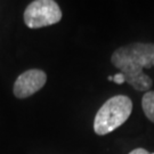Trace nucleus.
<instances>
[{
    "mask_svg": "<svg viewBox=\"0 0 154 154\" xmlns=\"http://www.w3.org/2000/svg\"><path fill=\"white\" fill-rule=\"evenodd\" d=\"M128 154H154V153H151V152H149L147 149H143V147H138V149H132V151H130Z\"/></svg>",
    "mask_w": 154,
    "mask_h": 154,
    "instance_id": "0eeeda50",
    "label": "nucleus"
},
{
    "mask_svg": "<svg viewBox=\"0 0 154 154\" xmlns=\"http://www.w3.org/2000/svg\"><path fill=\"white\" fill-rule=\"evenodd\" d=\"M132 112V102L126 95L109 98L97 111L94 119V131L104 136L114 131L129 119Z\"/></svg>",
    "mask_w": 154,
    "mask_h": 154,
    "instance_id": "f03ea898",
    "label": "nucleus"
},
{
    "mask_svg": "<svg viewBox=\"0 0 154 154\" xmlns=\"http://www.w3.org/2000/svg\"><path fill=\"white\" fill-rule=\"evenodd\" d=\"M63 17L61 7L54 0L31 1L23 14V20L29 29H41L54 25Z\"/></svg>",
    "mask_w": 154,
    "mask_h": 154,
    "instance_id": "7ed1b4c3",
    "label": "nucleus"
},
{
    "mask_svg": "<svg viewBox=\"0 0 154 154\" xmlns=\"http://www.w3.org/2000/svg\"><path fill=\"white\" fill-rule=\"evenodd\" d=\"M47 82V73L40 69H30L16 78L13 94L18 99L28 98L38 93Z\"/></svg>",
    "mask_w": 154,
    "mask_h": 154,
    "instance_id": "20e7f679",
    "label": "nucleus"
},
{
    "mask_svg": "<svg viewBox=\"0 0 154 154\" xmlns=\"http://www.w3.org/2000/svg\"><path fill=\"white\" fill-rule=\"evenodd\" d=\"M111 63L120 70L136 91H149L153 80L144 73V69L154 67L153 42H131L116 48L111 56Z\"/></svg>",
    "mask_w": 154,
    "mask_h": 154,
    "instance_id": "f257e3e1",
    "label": "nucleus"
},
{
    "mask_svg": "<svg viewBox=\"0 0 154 154\" xmlns=\"http://www.w3.org/2000/svg\"><path fill=\"white\" fill-rule=\"evenodd\" d=\"M142 109L145 116L154 123V90H149L143 95Z\"/></svg>",
    "mask_w": 154,
    "mask_h": 154,
    "instance_id": "39448f33",
    "label": "nucleus"
},
{
    "mask_svg": "<svg viewBox=\"0 0 154 154\" xmlns=\"http://www.w3.org/2000/svg\"><path fill=\"white\" fill-rule=\"evenodd\" d=\"M107 79H109V81H113V82L118 83V85H122L123 82H126V78H125V75H123L122 73H120V72L114 74V75H110Z\"/></svg>",
    "mask_w": 154,
    "mask_h": 154,
    "instance_id": "423d86ee",
    "label": "nucleus"
}]
</instances>
